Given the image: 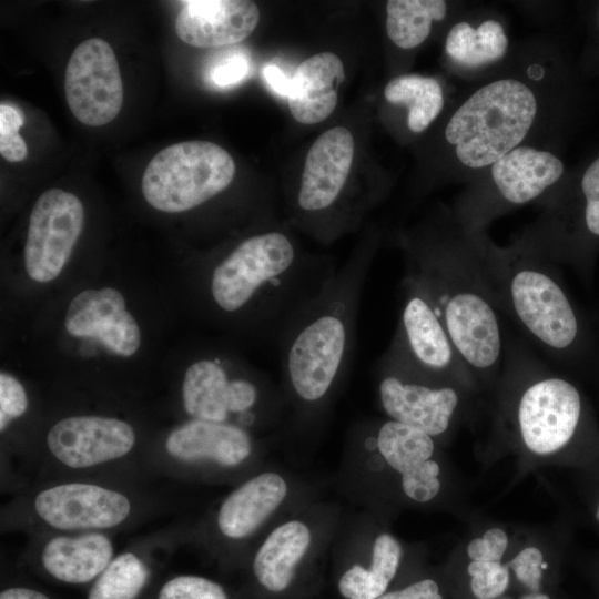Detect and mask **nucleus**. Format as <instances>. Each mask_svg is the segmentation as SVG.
Listing matches in <instances>:
<instances>
[{
	"label": "nucleus",
	"mask_w": 599,
	"mask_h": 599,
	"mask_svg": "<svg viewBox=\"0 0 599 599\" xmlns=\"http://www.w3.org/2000/svg\"><path fill=\"white\" fill-rule=\"evenodd\" d=\"M112 545L101 534L55 537L42 551L45 570L63 582L83 583L99 576L111 562Z\"/></svg>",
	"instance_id": "21"
},
{
	"label": "nucleus",
	"mask_w": 599,
	"mask_h": 599,
	"mask_svg": "<svg viewBox=\"0 0 599 599\" xmlns=\"http://www.w3.org/2000/svg\"><path fill=\"white\" fill-rule=\"evenodd\" d=\"M167 453L181 460L210 459L224 466H236L251 454L248 434L226 423L192 419L167 437Z\"/></svg>",
	"instance_id": "17"
},
{
	"label": "nucleus",
	"mask_w": 599,
	"mask_h": 599,
	"mask_svg": "<svg viewBox=\"0 0 599 599\" xmlns=\"http://www.w3.org/2000/svg\"><path fill=\"white\" fill-rule=\"evenodd\" d=\"M467 571L471 576L470 589L478 599H495L508 587L509 568L501 561H471Z\"/></svg>",
	"instance_id": "29"
},
{
	"label": "nucleus",
	"mask_w": 599,
	"mask_h": 599,
	"mask_svg": "<svg viewBox=\"0 0 599 599\" xmlns=\"http://www.w3.org/2000/svg\"><path fill=\"white\" fill-rule=\"evenodd\" d=\"M508 537L500 528L488 529L483 537L473 539L467 547L471 561H501Z\"/></svg>",
	"instance_id": "36"
},
{
	"label": "nucleus",
	"mask_w": 599,
	"mask_h": 599,
	"mask_svg": "<svg viewBox=\"0 0 599 599\" xmlns=\"http://www.w3.org/2000/svg\"><path fill=\"white\" fill-rule=\"evenodd\" d=\"M405 274L429 296L474 379L497 376L502 368L506 335L478 252L414 251Z\"/></svg>",
	"instance_id": "3"
},
{
	"label": "nucleus",
	"mask_w": 599,
	"mask_h": 599,
	"mask_svg": "<svg viewBox=\"0 0 599 599\" xmlns=\"http://www.w3.org/2000/svg\"><path fill=\"white\" fill-rule=\"evenodd\" d=\"M595 517H596L597 521L599 522V501H598L597 507H596Z\"/></svg>",
	"instance_id": "42"
},
{
	"label": "nucleus",
	"mask_w": 599,
	"mask_h": 599,
	"mask_svg": "<svg viewBox=\"0 0 599 599\" xmlns=\"http://www.w3.org/2000/svg\"><path fill=\"white\" fill-rule=\"evenodd\" d=\"M227 359L205 357L193 362L185 370L182 399L185 412L193 418L225 423L231 416L230 397L233 380Z\"/></svg>",
	"instance_id": "20"
},
{
	"label": "nucleus",
	"mask_w": 599,
	"mask_h": 599,
	"mask_svg": "<svg viewBox=\"0 0 599 599\" xmlns=\"http://www.w3.org/2000/svg\"><path fill=\"white\" fill-rule=\"evenodd\" d=\"M354 139L343 126L325 131L311 146L297 194L298 209L316 214L332 209L347 181Z\"/></svg>",
	"instance_id": "14"
},
{
	"label": "nucleus",
	"mask_w": 599,
	"mask_h": 599,
	"mask_svg": "<svg viewBox=\"0 0 599 599\" xmlns=\"http://www.w3.org/2000/svg\"><path fill=\"white\" fill-rule=\"evenodd\" d=\"M260 10L247 0H189L175 19V32L195 48H221L246 39L256 28Z\"/></svg>",
	"instance_id": "15"
},
{
	"label": "nucleus",
	"mask_w": 599,
	"mask_h": 599,
	"mask_svg": "<svg viewBox=\"0 0 599 599\" xmlns=\"http://www.w3.org/2000/svg\"><path fill=\"white\" fill-rule=\"evenodd\" d=\"M376 599H443V597L434 580L424 579L404 589L385 592Z\"/></svg>",
	"instance_id": "38"
},
{
	"label": "nucleus",
	"mask_w": 599,
	"mask_h": 599,
	"mask_svg": "<svg viewBox=\"0 0 599 599\" xmlns=\"http://www.w3.org/2000/svg\"><path fill=\"white\" fill-rule=\"evenodd\" d=\"M374 443L387 464L402 476L422 467L435 449L432 436L393 419L378 427Z\"/></svg>",
	"instance_id": "24"
},
{
	"label": "nucleus",
	"mask_w": 599,
	"mask_h": 599,
	"mask_svg": "<svg viewBox=\"0 0 599 599\" xmlns=\"http://www.w3.org/2000/svg\"><path fill=\"white\" fill-rule=\"evenodd\" d=\"M541 568H542V569H546V568H547V564H546L545 561L541 564Z\"/></svg>",
	"instance_id": "43"
},
{
	"label": "nucleus",
	"mask_w": 599,
	"mask_h": 599,
	"mask_svg": "<svg viewBox=\"0 0 599 599\" xmlns=\"http://www.w3.org/2000/svg\"><path fill=\"white\" fill-rule=\"evenodd\" d=\"M536 112V98L527 85L512 79L498 80L477 90L460 105L445 135L456 145L463 164L484 167L524 140Z\"/></svg>",
	"instance_id": "5"
},
{
	"label": "nucleus",
	"mask_w": 599,
	"mask_h": 599,
	"mask_svg": "<svg viewBox=\"0 0 599 599\" xmlns=\"http://www.w3.org/2000/svg\"><path fill=\"white\" fill-rule=\"evenodd\" d=\"M564 172L554 154L532 148H515L493 164L491 175L501 197L525 204L557 182Z\"/></svg>",
	"instance_id": "18"
},
{
	"label": "nucleus",
	"mask_w": 599,
	"mask_h": 599,
	"mask_svg": "<svg viewBox=\"0 0 599 599\" xmlns=\"http://www.w3.org/2000/svg\"><path fill=\"white\" fill-rule=\"evenodd\" d=\"M28 408V397L20 382L13 376L0 374V428L3 430L9 422L20 417Z\"/></svg>",
	"instance_id": "34"
},
{
	"label": "nucleus",
	"mask_w": 599,
	"mask_h": 599,
	"mask_svg": "<svg viewBox=\"0 0 599 599\" xmlns=\"http://www.w3.org/2000/svg\"><path fill=\"white\" fill-rule=\"evenodd\" d=\"M34 506L45 522L63 530L111 528L121 524L131 509L124 495L89 484L45 489L37 496Z\"/></svg>",
	"instance_id": "13"
},
{
	"label": "nucleus",
	"mask_w": 599,
	"mask_h": 599,
	"mask_svg": "<svg viewBox=\"0 0 599 599\" xmlns=\"http://www.w3.org/2000/svg\"><path fill=\"white\" fill-rule=\"evenodd\" d=\"M146 578L142 561L131 552L122 554L100 573L88 599H135Z\"/></svg>",
	"instance_id": "28"
},
{
	"label": "nucleus",
	"mask_w": 599,
	"mask_h": 599,
	"mask_svg": "<svg viewBox=\"0 0 599 599\" xmlns=\"http://www.w3.org/2000/svg\"><path fill=\"white\" fill-rule=\"evenodd\" d=\"M520 599H550L547 595L541 592H531L526 596H524Z\"/></svg>",
	"instance_id": "41"
},
{
	"label": "nucleus",
	"mask_w": 599,
	"mask_h": 599,
	"mask_svg": "<svg viewBox=\"0 0 599 599\" xmlns=\"http://www.w3.org/2000/svg\"><path fill=\"white\" fill-rule=\"evenodd\" d=\"M439 473L438 463L433 459L427 460L418 469L402 476L404 493L418 502L432 500L440 490Z\"/></svg>",
	"instance_id": "33"
},
{
	"label": "nucleus",
	"mask_w": 599,
	"mask_h": 599,
	"mask_svg": "<svg viewBox=\"0 0 599 599\" xmlns=\"http://www.w3.org/2000/svg\"><path fill=\"white\" fill-rule=\"evenodd\" d=\"M386 100L408 106V128L423 132L437 118L444 105L440 84L433 78L406 74L390 80L384 90Z\"/></svg>",
	"instance_id": "26"
},
{
	"label": "nucleus",
	"mask_w": 599,
	"mask_h": 599,
	"mask_svg": "<svg viewBox=\"0 0 599 599\" xmlns=\"http://www.w3.org/2000/svg\"><path fill=\"white\" fill-rule=\"evenodd\" d=\"M581 189L586 199V226L592 235L599 236V158L585 172Z\"/></svg>",
	"instance_id": "37"
},
{
	"label": "nucleus",
	"mask_w": 599,
	"mask_h": 599,
	"mask_svg": "<svg viewBox=\"0 0 599 599\" xmlns=\"http://www.w3.org/2000/svg\"><path fill=\"white\" fill-rule=\"evenodd\" d=\"M65 329L74 337L95 338L110 352L130 357L141 345V331L113 287L85 290L70 302Z\"/></svg>",
	"instance_id": "11"
},
{
	"label": "nucleus",
	"mask_w": 599,
	"mask_h": 599,
	"mask_svg": "<svg viewBox=\"0 0 599 599\" xmlns=\"http://www.w3.org/2000/svg\"><path fill=\"white\" fill-rule=\"evenodd\" d=\"M378 369L379 400L389 419L432 437L449 429L460 404L458 385L419 370L388 348Z\"/></svg>",
	"instance_id": "7"
},
{
	"label": "nucleus",
	"mask_w": 599,
	"mask_h": 599,
	"mask_svg": "<svg viewBox=\"0 0 599 599\" xmlns=\"http://www.w3.org/2000/svg\"><path fill=\"white\" fill-rule=\"evenodd\" d=\"M309 544L311 531L301 521H288L275 528L254 557L253 571L258 582L268 591H284Z\"/></svg>",
	"instance_id": "22"
},
{
	"label": "nucleus",
	"mask_w": 599,
	"mask_h": 599,
	"mask_svg": "<svg viewBox=\"0 0 599 599\" xmlns=\"http://www.w3.org/2000/svg\"><path fill=\"white\" fill-rule=\"evenodd\" d=\"M23 123L19 110L6 103L0 104V154L9 162L23 161L28 155L27 144L19 134Z\"/></svg>",
	"instance_id": "30"
},
{
	"label": "nucleus",
	"mask_w": 599,
	"mask_h": 599,
	"mask_svg": "<svg viewBox=\"0 0 599 599\" xmlns=\"http://www.w3.org/2000/svg\"><path fill=\"white\" fill-rule=\"evenodd\" d=\"M369 254L359 252L334 270L277 341L282 370L297 402H324L352 363Z\"/></svg>",
	"instance_id": "2"
},
{
	"label": "nucleus",
	"mask_w": 599,
	"mask_h": 599,
	"mask_svg": "<svg viewBox=\"0 0 599 599\" xmlns=\"http://www.w3.org/2000/svg\"><path fill=\"white\" fill-rule=\"evenodd\" d=\"M235 163L222 146L184 141L158 152L145 167L142 193L154 209L180 213L207 202L233 181Z\"/></svg>",
	"instance_id": "6"
},
{
	"label": "nucleus",
	"mask_w": 599,
	"mask_h": 599,
	"mask_svg": "<svg viewBox=\"0 0 599 599\" xmlns=\"http://www.w3.org/2000/svg\"><path fill=\"white\" fill-rule=\"evenodd\" d=\"M345 79L341 59L332 52H321L304 60L292 77L288 108L303 124H315L334 111L338 88Z\"/></svg>",
	"instance_id": "16"
},
{
	"label": "nucleus",
	"mask_w": 599,
	"mask_h": 599,
	"mask_svg": "<svg viewBox=\"0 0 599 599\" xmlns=\"http://www.w3.org/2000/svg\"><path fill=\"white\" fill-rule=\"evenodd\" d=\"M400 290V314L388 349L432 376L460 387L475 383L422 285L405 274Z\"/></svg>",
	"instance_id": "8"
},
{
	"label": "nucleus",
	"mask_w": 599,
	"mask_h": 599,
	"mask_svg": "<svg viewBox=\"0 0 599 599\" xmlns=\"http://www.w3.org/2000/svg\"><path fill=\"white\" fill-rule=\"evenodd\" d=\"M158 599H227L223 588L209 579L180 576L167 581Z\"/></svg>",
	"instance_id": "31"
},
{
	"label": "nucleus",
	"mask_w": 599,
	"mask_h": 599,
	"mask_svg": "<svg viewBox=\"0 0 599 599\" xmlns=\"http://www.w3.org/2000/svg\"><path fill=\"white\" fill-rule=\"evenodd\" d=\"M402 555L396 538L379 535L373 546L370 569L353 566L338 581V590L345 599H376L385 593L395 577Z\"/></svg>",
	"instance_id": "23"
},
{
	"label": "nucleus",
	"mask_w": 599,
	"mask_h": 599,
	"mask_svg": "<svg viewBox=\"0 0 599 599\" xmlns=\"http://www.w3.org/2000/svg\"><path fill=\"white\" fill-rule=\"evenodd\" d=\"M287 493L277 474H261L230 494L223 501L217 524L230 538H243L258 528L282 504Z\"/></svg>",
	"instance_id": "19"
},
{
	"label": "nucleus",
	"mask_w": 599,
	"mask_h": 599,
	"mask_svg": "<svg viewBox=\"0 0 599 599\" xmlns=\"http://www.w3.org/2000/svg\"><path fill=\"white\" fill-rule=\"evenodd\" d=\"M64 91L70 111L85 125L101 126L119 114L123 84L116 57L105 40L87 39L73 50Z\"/></svg>",
	"instance_id": "9"
},
{
	"label": "nucleus",
	"mask_w": 599,
	"mask_h": 599,
	"mask_svg": "<svg viewBox=\"0 0 599 599\" xmlns=\"http://www.w3.org/2000/svg\"><path fill=\"white\" fill-rule=\"evenodd\" d=\"M544 557L536 547H527L519 551L508 564L517 579L531 592H539L542 579Z\"/></svg>",
	"instance_id": "35"
},
{
	"label": "nucleus",
	"mask_w": 599,
	"mask_h": 599,
	"mask_svg": "<svg viewBox=\"0 0 599 599\" xmlns=\"http://www.w3.org/2000/svg\"><path fill=\"white\" fill-rule=\"evenodd\" d=\"M446 9L443 0H389L387 34L402 49L415 48L427 39L433 21L445 18Z\"/></svg>",
	"instance_id": "27"
},
{
	"label": "nucleus",
	"mask_w": 599,
	"mask_h": 599,
	"mask_svg": "<svg viewBox=\"0 0 599 599\" xmlns=\"http://www.w3.org/2000/svg\"><path fill=\"white\" fill-rule=\"evenodd\" d=\"M135 441L132 427L120 419L73 416L61 419L48 433L54 457L71 468H85L128 454Z\"/></svg>",
	"instance_id": "12"
},
{
	"label": "nucleus",
	"mask_w": 599,
	"mask_h": 599,
	"mask_svg": "<svg viewBox=\"0 0 599 599\" xmlns=\"http://www.w3.org/2000/svg\"><path fill=\"white\" fill-rule=\"evenodd\" d=\"M333 271L303 260L286 234L268 231L246 237L213 266L209 295L216 311L250 319L277 343Z\"/></svg>",
	"instance_id": "1"
},
{
	"label": "nucleus",
	"mask_w": 599,
	"mask_h": 599,
	"mask_svg": "<svg viewBox=\"0 0 599 599\" xmlns=\"http://www.w3.org/2000/svg\"><path fill=\"white\" fill-rule=\"evenodd\" d=\"M84 209L78 196L61 189L42 193L32 207L24 266L30 278L48 283L59 276L82 232Z\"/></svg>",
	"instance_id": "10"
},
{
	"label": "nucleus",
	"mask_w": 599,
	"mask_h": 599,
	"mask_svg": "<svg viewBox=\"0 0 599 599\" xmlns=\"http://www.w3.org/2000/svg\"><path fill=\"white\" fill-rule=\"evenodd\" d=\"M263 77L266 83L276 94L288 97L292 78H288L282 69L275 64H267L263 69Z\"/></svg>",
	"instance_id": "39"
},
{
	"label": "nucleus",
	"mask_w": 599,
	"mask_h": 599,
	"mask_svg": "<svg viewBox=\"0 0 599 599\" xmlns=\"http://www.w3.org/2000/svg\"><path fill=\"white\" fill-rule=\"evenodd\" d=\"M500 315L547 361L575 349L580 337L576 309L550 261L525 252H478Z\"/></svg>",
	"instance_id": "4"
},
{
	"label": "nucleus",
	"mask_w": 599,
	"mask_h": 599,
	"mask_svg": "<svg viewBox=\"0 0 599 599\" xmlns=\"http://www.w3.org/2000/svg\"><path fill=\"white\" fill-rule=\"evenodd\" d=\"M507 43L504 28L497 21L487 20L477 29L459 22L448 32L446 51L463 65L479 67L502 58Z\"/></svg>",
	"instance_id": "25"
},
{
	"label": "nucleus",
	"mask_w": 599,
	"mask_h": 599,
	"mask_svg": "<svg viewBox=\"0 0 599 599\" xmlns=\"http://www.w3.org/2000/svg\"><path fill=\"white\" fill-rule=\"evenodd\" d=\"M0 599H50L44 593L27 589V588H10L0 593Z\"/></svg>",
	"instance_id": "40"
},
{
	"label": "nucleus",
	"mask_w": 599,
	"mask_h": 599,
	"mask_svg": "<svg viewBox=\"0 0 599 599\" xmlns=\"http://www.w3.org/2000/svg\"><path fill=\"white\" fill-rule=\"evenodd\" d=\"M251 58L243 48L222 53L209 70V78L217 87H230L243 81L251 72Z\"/></svg>",
	"instance_id": "32"
}]
</instances>
